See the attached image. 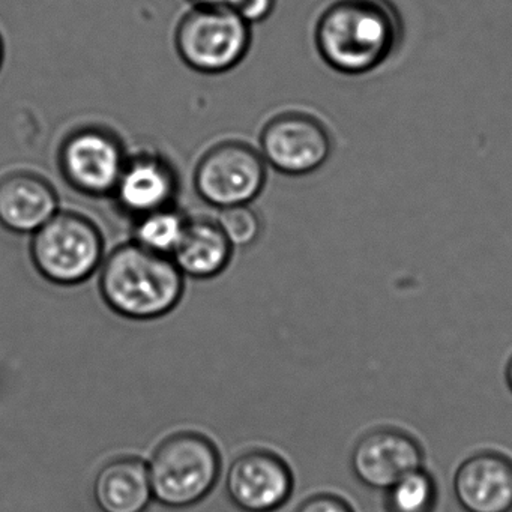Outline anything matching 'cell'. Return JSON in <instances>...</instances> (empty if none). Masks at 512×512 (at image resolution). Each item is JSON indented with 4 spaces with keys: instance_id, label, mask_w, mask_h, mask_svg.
<instances>
[{
    "instance_id": "6da1fadb",
    "label": "cell",
    "mask_w": 512,
    "mask_h": 512,
    "mask_svg": "<svg viewBox=\"0 0 512 512\" xmlns=\"http://www.w3.org/2000/svg\"><path fill=\"white\" fill-rule=\"evenodd\" d=\"M403 20L389 0H332L314 25L317 55L335 73L365 76L391 61Z\"/></svg>"
},
{
    "instance_id": "7a4b0ae2",
    "label": "cell",
    "mask_w": 512,
    "mask_h": 512,
    "mask_svg": "<svg viewBox=\"0 0 512 512\" xmlns=\"http://www.w3.org/2000/svg\"><path fill=\"white\" fill-rule=\"evenodd\" d=\"M98 290L104 304L119 317L151 322L178 308L184 298L185 277L172 257L130 241L107 254Z\"/></svg>"
},
{
    "instance_id": "3957f363",
    "label": "cell",
    "mask_w": 512,
    "mask_h": 512,
    "mask_svg": "<svg viewBox=\"0 0 512 512\" xmlns=\"http://www.w3.org/2000/svg\"><path fill=\"white\" fill-rule=\"evenodd\" d=\"M217 445L199 431L164 437L148 461L154 502L164 508L188 509L202 503L221 478Z\"/></svg>"
},
{
    "instance_id": "277c9868",
    "label": "cell",
    "mask_w": 512,
    "mask_h": 512,
    "mask_svg": "<svg viewBox=\"0 0 512 512\" xmlns=\"http://www.w3.org/2000/svg\"><path fill=\"white\" fill-rule=\"evenodd\" d=\"M29 256L44 280L55 286L74 287L100 271L106 259V242L94 220L61 209L31 236Z\"/></svg>"
},
{
    "instance_id": "5b68a950",
    "label": "cell",
    "mask_w": 512,
    "mask_h": 512,
    "mask_svg": "<svg viewBox=\"0 0 512 512\" xmlns=\"http://www.w3.org/2000/svg\"><path fill=\"white\" fill-rule=\"evenodd\" d=\"M251 28L230 7H191L176 25V53L196 73H229L250 52Z\"/></svg>"
},
{
    "instance_id": "8992f818",
    "label": "cell",
    "mask_w": 512,
    "mask_h": 512,
    "mask_svg": "<svg viewBox=\"0 0 512 512\" xmlns=\"http://www.w3.org/2000/svg\"><path fill=\"white\" fill-rule=\"evenodd\" d=\"M268 164L259 149L242 140L211 146L197 161L193 185L197 196L212 208L251 205L265 190Z\"/></svg>"
},
{
    "instance_id": "52a82bcc",
    "label": "cell",
    "mask_w": 512,
    "mask_h": 512,
    "mask_svg": "<svg viewBox=\"0 0 512 512\" xmlns=\"http://www.w3.org/2000/svg\"><path fill=\"white\" fill-rule=\"evenodd\" d=\"M259 151L275 172L307 176L325 166L334 151V136L322 116L307 109H289L263 125Z\"/></svg>"
},
{
    "instance_id": "ba28073f",
    "label": "cell",
    "mask_w": 512,
    "mask_h": 512,
    "mask_svg": "<svg viewBox=\"0 0 512 512\" xmlns=\"http://www.w3.org/2000/svg\"><path fill=\"white\" fill-rule=\"evenodd\" d=\"M121 137L101 125L74 128L58 149V169L64 181L86 197H112L128 160Z\"/></svg>"
},
{
    "instance_id": "9c48e42d",
    "label": "cell",
    "mask_w": 512,
    "mask_h": 512,
    "mask_svg": "<svg viewBox=\"0 0 512 512\" xmlns=\"http://www.w3.org/2000/svg\"><path fill=\"white\" fill-rule=\"evenodd\" d=\"M295 478L277 452L254 448L233 458L224 476L230 503L241 512H275L292 497Z\"/></svg>"
},
{
    "instance_id": "30bf717a",
    "label": "cell",
    "mask_w": 512,
    "mask_h": 512,
    "mask_svg": "<svg viewBox=\"0 0 512 512\" xmlns=\"http://www.w3.org/2000/svg\"><path fill=\"white\" fill-rule=\"evenodd\" d=\"M179 179L175 166L158 152L128 155L112 197L128 217L136 218L175 205Z\"/></svg>"
},
{
    "instance_id": "8fae6325",
    "label": "cell",
    "mask_w": 512,
    "mask_h": 512,
    "mask_svg": "<svg viewBox=\"0 0 512 512\" xmlns=\"http://www.w3.org/2000/svg\"><path fill=\"white\" fill-rule=\"evenodd\" d=\"M424 454L409 434L380 428L365 434L352 454V469L359 482L373 490H389L395 482L421 469Z\"/></svg>"
},
{
    "instance_id": "7c38bea8",
    "label": "cell",
    "mask_w": 512,
    "mask_h": 512,
    "mask_svg": "<svg viewBox=\"0 0 512 512\" xmlns=\"http://www.w3.org/2000/svg\"><path fill=\"white\" fill-rule=\"evenodd\" d=\"M61 211L58 191L46 176L13 170L0 176V227L14 235H34Z\"/></svg>"
},
{
    "instance_id": "4fadbf2b",
    "label": "cell",
    "mask_w": 512,
    "mask_h": 512,
    "mask_svg": "<svg viewBox=\"0 0 512 512\" xmlns=\"http://www.w3.org/2000/svg\"><path fill=\"white\" fill-rule=\"evenodd\" d=\"M454 494L466 512H512V460L500 452L470 455L454 476Z\"/></svg>"
},
{
    "instance_id": "5bb4252c",
    "label": "cell",
    "mask_w": 512,
    "mask_h": 512,
    "mask_svg": "<svg viewBox=\"0 0 512 512\" xmlns=\"http://www.w3.org/2000/svg\"><path fill=\"white\" fill-rule=\"evenodd\" d=\"M92 497L101 512H146L154 502L148 461L119 455L98 469Z\"/></svg>"
},
{
    "instance_id": "9a60e30c",
    "label": "cell",
    "mask_w": 512,
    "mask_h": 512,
    "mask_svg": "<svg viewBox=\"0 0 512 512\" xmlns=\"http://www.w3.org/2000/svg\"><path fill=\"white\" fill-rule=\"evenodd\" d=\"M235 248L217 220L193 218L173 253V262L185 278L212 280L229 268Z\"/></svg>"
},
{
    "instance_id": "2e32d148",
    "label": "cell",
    "mask_w": 512,
    "mask_h": 512,
    "mask_svg": "<svg viewBox=\"0 0 512 512\" xmlns=\"http://www.w3.org/2000/svg\"><path fill=\"white\" fill-rule=\"evenodd\" d=\"M188 220L175 206L136 218L133 224L134 244L161 256L172 257L184 236Z\"/></svg>"
},
{
    "instance_id": "e0dca14e",
    "label": "cell",
    "mask_w": 512,
    "mask_h": 512,
    "mask_svg": "<svg viewBox=\"0 0 512 512\" xmlns=\"http://www.w3.org/2000/svg\"><path fill=\"white\" fill-rule=\"evenodd\" d=\"M436 502V482L422 467L386 490L388 512H433Z\"/></svg>"
},
{
    "instance_id": "ac0fdd59",
    "label": "cell",
    "mask_w": 512,
    "mask_h": 512,
    "mask_svg": "<svg viewBox=\"0 0 512 512\" xmlns=\"http://www.w3.org/2000/svg\"><path fill=\"white\" fill-rule=\"evenodd\" d=\"M217 223L233 248H248L262 235V220L251 205L221 209Z\"/></svg>"
},
{
    "instance_id": "d6986e66",
    "label": "cell",
    "mask_w": 512,
    "mask_h": 512,
    "mask_svg": "<svg viewBox=\"0 0 512 512\" xmlns=\"http://www.w3.org/2000/svg\"><path fill=\"white\" fill-rule=\"evenodd\" d=\"M278 0H232L230 8L250 26L266 22L274 14Z\"/></svg>"
},
{
    "instance_id": "ffe728a7",
    "label": "cell",
    "mask_w": 512,
    "mask_h": 512,
    "mask_svg": "<svg viewBox=\"0 0 512 512\" xmlns=\"http://www.w3.org/2000/svg\"><path fill=\"white\" fill-rule=\"evenodd\" d=\"M296 512H353L352 506L334 494H316L308 497Z\"/></svg>"
},
{
    "instance_id": "44dd1931",
    "label": "cell",
    "mask_w": 512,
    "mask_h": 512,
    "mask_svg": "<svg viewBox=\"0 0 512 512\" xmlns=\"http://www.w3.org/2000/svg\"><path fill=\"white\" fill-rule=\"evenodd\" d=\"M193 7H230L232 0H190Z\"/></svg>"
},
{
    "instance_id": "7402d4cb",
    "label": "cell",
    "mask_w": 512,
    "mask_h": 512,
    "mask_svg": "<svg viewBox=\"0 0 512 512\" xmlns=\"http://www.w3.org/2000/svg\"><path fill=\"white\" fill-rule=\"evenodd\" d=\"M5 62V41L2 34H0V71H2V67H4Z\"/></svg>"
},
{
    "instance_id": "603a6c76",
    "label": "cell",
    "mask_w": 512,
    "mask_h": 512,
    "mask_svg": "<svg viewBox=\"0 0 512 512\" xmlns=\"http://www.w3.org/2000/svg\"><path fill=\"white\" fill-rule=\"evenodd\" d=\"M506 383H508L509 389L512 392V358L509 359L508 367H506Z\"/></svg>"
}]
</instances>
